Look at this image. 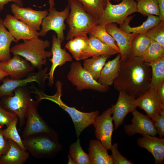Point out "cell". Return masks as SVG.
<instances>
[{
  "instance_id": "6da1fadb",
  "label": "cell",
  "mask_w": 164,
  "mask_h": 164,
  "mask_svg": "<svg viewBox=\"0 0 164 164\" xmlns=\"http://www.w3.org/2000/svg\"><path fill=\"white\" fill-rule=\"evenodd\" d=\"M151 75L149 63L142 57L131 55L120 60L118 73L114 86L119 91L136 98L150 88Z\"/></svg>"
},
{
  "instance_id": "7a4b0ae2",
  "label": "cell",
  "mask_w": 164,
  "mask_h": 164,
  "mask_svg": "<svg viewBox=\"0 0 164 164\" xmlns=\"http://www.w3.org/2000/svg\"><path fill=\"white\" fill-rule=\"evenodd\" d=\"M50 43L48 40H43L39 37L23 40L11 48L13 55H19L29 62L35 69H43L47 63V60L52 56L51 51L46 50Z\"/></svg>"
},
{
  "instance_id": "3957f363",
  "label": "cell",
  "mask_w": 164,
  "mask_h": 164,
  "mask_svg": "<svg viewBox=\"0 0 164 164\" xmlns=\"http://www.w3.org/2000/svg\"><path fill=\"white\" fill-rule=\"evenodd\" d=\"M58 139L57 135L42 133L24 138L22 142L26 150L34 157L51 158L54 157L62 147Z\"/></svg>"
},
{
  "instance_id": "277c9868",
  "label": "cell",
  "mask_w": 164,
  "mask_h": 164,
  "mask_svg": "<svg viewBox=\"0 0 164 164\" xmlns=\"http://www.w3.org/2000/svg\"><path fill=\"white\" fill-rule=\"evenodd\" d=\"M67 0L70 11L66 19L69 27L66 39L69 41L75 37L88 34L97 22L79 2L76 0Z\"/></svg>"
},
{
  "instance_id": "5b68a950",
  "label": "cell",
  "mask_w": 164,
  "mask_h": 164,
  "mask_svg": "<svg viewBox=\"0 0 164 164\" xmlns=\"http://www.w3.org/2000/svg\"><path fill=\"white\" fill-rule=\"evenodd\" d=\"M62 83L58 81L56 85L57 91L53 96H49L43 94L40 98L49 100L58 105L70 116L73 123L76 135L79 137L82 132L86 128L93 124L96 118L99 115L98 111L90 112H85L78 110L74 107H70L64 103L61 99L62 92Z\"/></svg>"
},
{
  "instance_id": "8992f818",
  "label": "cell",
  "mask_w": 164,
  "mask_h": 164,
  "mask_svg": "<svg viewBox=\"0 0 164 164\" xmlns=\"http://www.w3.org/2000/svg\"><path fill=\"white\" fill-rule=\"evenodd\" d=\"M12 96L0 98L1 104L6 111L15 114L19 120L20 128L25 124L26 116L33 99L31 92L27 86L18 87L13 91Z\"/></svg>"
},
{
  "instance_id": "52a82bcc",
  "label": "cell",
  "mask_w": 164,
  "mask_h": 164,
  "mask_svg": "<svg viewBox=\"0 0 164 164\" xmlns=\"http://www.w3.org/2000/svg\"><path fill=\"white\" fill-rule=\"evenodd\" d=\"M121 2L113 4L111 0H107L105 8L97 24L106 25L111 23L121 25L128 16L137 12L135 0H121Z\"/></svg>"
},
{
  "instance_id": "ba28073f",
  "label": "cell",
  "mask_w": 164,
  "mask_h": 164,
  "mask_svg": "<svg viewBox=\"0 0 164 164\" xmlns=\"http://www.w3.org/2000/svg\"><path fill=\"white\" fill-rule=\"evenodd\" d=\"M67 78L79 91L90 89L104 93L110 89L109 86L103 85L94 80L78 61L71 64Z\"/></svg>"
},
{
  "instance_id": "9c48e42d",
  "label": "cell",
  "mask_w": 164,
  "mask_h": 164,
  "mask_svg": "<svg viewBox=\"0 0 164 164\" xmlns=\"http://www.w3.org/2000/svg\"><path fill=\"white\" fill-rule=\"evenodd\" d=\"M40 100L32 99L26 116V121L23 132L24 138L30 135L42 133L57 135V133L50 127L39 113L37 107Z\"/></svg>"
},
{
  "instance_id": "30bf717a",
  "label": "cell",
  "mask_w": 164,
  "mask_h": 164,
  "mask_svg": "<svg viewBox=\"0 0 164 164\" xmlns=\"http://www.w3.org/2000/svg\"><path fill=\"white\" fill-rule=\"evenodd\" d=\"M48 15L43 19L42 28L39 32V36H44L50 31H54L57 37L62 42L64 39V30L66 29L64 22L70 11L68 5L63 11H57L55 8L49 9Z\"/></svg>"
},
{
  "instance_id": "8fae6325",
  "label": "cell",
  "mask_w": 164,
  "mask_h": 164,
  "mask_svg": "<svg viewBox=\"0 0 164 164\" xmlns=\"http://www.w3.org/2000/svg\"><path fill=\"white\" fill-rule=\"evenodd\" d=\"M48 68L46 67L33 73L24 78L13 80L8 77L3 79L0 86V98L5 96H12L13 91L16 88L20 87L27 86L31 82H36L39 86H43L46 79L48 78V75L46 73Z\"/></svg>"
},
{
  "instance_id": "7c38bea8",
  "label": "cell",
  "mask_w": 164,
  "mask_h": 164,
  "mask_svg": "<svg viewBox=\"0 0 164 164\" xmlns=\"http://www.w3.org/2000/svg\"><path fill=\"white\" fill-rule=\"evenodd\" d=\"M111 108H109L95 119L94 123L96 138L108 150L112 146V137L114 130Z\"/></svg>"
},
{
  "instance_id": "4fadbf2b",
  "label": "cell",
  "mask_w": 164,
  "mask_h": 164,
  "mask_svg": "<svg viewBox=\"0 0 164 164\" xmlns=\"http://www.w3.org/2000/svg\"><path fill=\"white\" fill-rule=\"evenodd\" d=\"M0 68L13 80L25 78L31 74L35 68L28 61L17 55L10 59L0 62Z\"/></svg>"
},
{
  "instance_id": "5bb4252c",
  "label": "cell",
  "mask_w": 164,
  "mask_h": 164,
  "mask_svg": "<svg viewBox=\"0 0 164 164\" xmlns=\"http://www.w3.org/2000/svg\"><path fill=\"white\" fill-rule=\"evenodd\" d=\"M11 10L15 17L37 31L40 30L43 20L49 13L48 10H35L30 7H23L15 3L11 5Z\"/></svg>"
},
{
  "instance_id": "9a60e30c",
  "label": "cell",
  "mask_w": 164,
  "mask_h": 164,
  "mask_svg": "<svg viewBox=\"0 0 164 164\" xmlns=\"http://www.w3.org/2000/svg\"><path fill=\"white\" fill-rule=\"evenodd\" d=\"M132 113L133 116L132 124H126L124 127L125 132L128 136H133L137 134L153 136L156 135V130L151 118L136 109Z\"/></svg>"
},
{
  "instance_id": "2e32d148",
  "label": "cell",
  "mask_w": 164,
  "mask_h": 164,
  "mask_svg": "<svg viewBox=\"0 0 164 164\" xmlns=\"http://www.w3.org/2000/svg\"><path fill=\"white\" fill-rule=\"evenodd\" d=\"M133 103L144 110L152 120L164 111V104L158 97L156 90L150 88L145 94L135 99Z\"/></svg>"
},
{
  "instance_id": "e0dca14e",
  "label": "cell",
  "mask_w": 164,
  "mask_h": 164,
  "mask_svg": "<svg viewBox=\"0 0 164 164\" xmlns=\"http://www.w3.org/2000/svg\"><path fill=\"white\" fill-rule=\"evenodd\" d=\"M3 23L17 43L21 39H29L39 36V32L11 15L8 14L6 16Z\"/></svg>"
},
{
  "instance_id": "ac0fdd59",
  "label": "cell",
  "mask_w": 164,
  "mask_h": 164,
  "mask_svg": "<svg viewBox=\"0 0 164 164\" xmlns=\"http://www.w3.org/2000/svg\"><path fill=\"white\" fill-rule=\"evenodd\" d=\"M135 98L121 91H119L118 100L111 105L112 117L114 122V129H117L122 125L127 115L136 109L137 106L133 103Z\"/></svg>"
},
{
  "instance_id": "d6986e66",
  "label": "cell",
  "mask_w": 164,
  "mask_h": 164,
  "mask_svg": "<svg viewBox=\"0 0 164 164\" xmlns=\"http://www.w3.org/2000/svg\"><path fill=\"white\" fill-rule=\"evenodd\" d=\"M105 28L108 32L117 43L121 54L120 60L132 55V42L138 33L126 32L118 28L115 23L107 24L105 25Z\"/></svg>"
},
{
  "instance_id": "ffe728a7",
  "label": "cell",
  "mask_w": 164,
  "mask_h": 164,
  "mask_svg": "<svg viewBox=\"0 0 164 164\" xmlns=\"http://www.w3.org/2000/svg\"><path fill=\"white\" fill-rule=\"evenodd\" d=\"M52 46L51 52L52 57L50 59L52 63V65L49 73V85L52 86L54 81V74L56 68L61 66L66 63L72 61L71 56L65 50L61 47V41L55 35L52 36Z\"/></svg>"
},
{
  "instance_id": "44dd1931",
  "label": "cell",
  "mask_w": 164,
  "mask_h": 164,
  "mask_svg": "<svg viewBox=\"0 0 164 164\" xmlns=\"http://www.w3.org/2000/svg\"><path fill=\"white\" fill-rule=\"evenodd\" d=\"M89 38L87 34L75 37L68 41L65 47L77 61L90 58L94 55L89 46Z\"/></svg>"
},
{
  "instance_id": "7402d4cb",
  "label": "cell",
  "mask_w": 164,
  "mask_h": 164,
  "mask_svg": "<svg viewBox=\"0 0 164 164\" xmlns=\"http://www.w3.org/2000/svg\"><path fill=\"white\" fill-rule=\"evenodd\" d=\"M137 140L138 145L147 149L152 155L155 164H163L164 161V138L149 135H142Z\"/></svg>"
},
{
  "instance_id": "603a6c76",
  "label": "cell",
  "mask_w": 164,
  "mask_h": 164,
  "mask_svg": "<svg viewBox=\"0 0 164 164\" xmlns=\"http://www.w3.org/2000/svg\"><path fill=\"white\" fill-rule=\"evenodd\" d=\"M88 153L91 164H113L108 149L99 140L92 139L90 141Z\"/></svg>"
},
{
  "instance_id": "cb8c5ba5",
  "label": "cell",
  "mask_w": 164,
  "mask_h": 164,
  "mask_svg": "<svg viewBox=\"0 0 164 164\" xmlns=\"http://www.w3.org/2000/svg\"><path fill=\"white\" fill-rule=\"evenodd\" d=\"M9 147L6 153L0 158V164H23L28 159L29 154L22 150L13 141L8 139Z\"/></svg>"
},
{
  "instance_id": "d4e9b609",
  "label": "cell",
  "mask_w": 164,
  "mask_h": 164,
  "mask_svg": "<svg viewBox=\"0 0 164 164\" xmlns=\"http://www.w3.org/2000/svg\"><path fill=\"white\" fill-rule=\"evenodd\" d=\"M121 54L106 63L102 69L97 81L100 84L109 86L113 84L119 70Z\"/></svg>"
},
{
  "instance_id": "484cf974",
  "label": "cell",
  "mask_w": 164,
  "mask_h": 164,
  "mask_svg": "<svg viewBox=\"0 0 164 164\" xmlns=\"http://www.w3.org/2000/svg\"><path fill=\"white\" fill-rule=\"evenodd\" d=\"M134 16H128L123 23L120 26L119 28L128 33L137 34L145 33L161 22L159 16L150 15L147 16V19L142 25L138 26L132 27L130 26L129 23Z\"/></svg>"
},
{
  "instance_id": "4316f807",
  "label": "cell",
  "mask_w": 164,
  "mask_h": 164,
  "mask_svg": "<svg viewBox=\"0 0 164 164\" xmlns=\"http://www.w3.org/2000/svg\"><path fill=\"white\" fill-rule=\"evenodd\" d=\"M12 42L16 43L15 38L8 31L0 19V62L11 58L10 46Z\"/></svg>"
},
{
  "instance_id": "83f0119b",
  "label": "cell",
  "mask_w": 164,
  "mask_h": 164,
  "mask_svg": "<svg viewBox=\"0 0 164 164\" xmlns=\"http://www.w3.org/2000/svg\"><path fill=\"white\" fill-rule=\"evenodd\" d=\"M110 56L102 55L92 56L84 60L83 68L97 81L101 71Z\"/></svg>"
},
{
  "instance_id": "f1b7e54d",
  "label": "cell",
  "mask_w": 164,
  "mask_h": 164,
  "mask_svg": "<svg viewBox=\"0 0 164 164\" xmlns=\"http://www.w3.org/2000/svg\"><path fill=\"white\" fill-rule=\"evenodd\" d=\"M80 3L85 10L97 22L102 14L107 0H76Z\"/></svg>"
},
{
  "instance_id": "f546056e",
  "label": "cell",
  "mask_w": 164,
  "mask_h": 164,
  "mask_svg": "<svg viewBox=\"0 0 164 164\" xmlns=\"http://www.w3.org/2000/svg\"><path fill=\"white\" fill-rule=\"evenodd\" d=\"M88 34L89 37H95L102 42L109 45L117 51L119 53V49L115 43L113 38L106 31L105 25L97 24L94 26Z\"/></svg>"
},
{
  "instance_id": "4dcf8cb0",
  "label": "cell",
  "mask_w": 164,
  "mask_h": 164,
  "mask_svg": "<svg viewBox=\"0 0 164 164\" xmlns=\"http://www.w3.org/2000/svg\"><path fill=\"white\" fill-rule=\"evenodd\" d=\"M149 64L152 70L150 88L156 90L164 83V58Z\"/></svg>"
},
{
  "instance_id": "1f68e13d",
  "label": "cell",
  "mask_w": 164,
  "mask_h": 164,
  "mask_svg": "<svg viewBox=\"0 0 164 164\" xmlns=\"http://www.w3.org/2000/svg\"><path fill=\"white\" fill-rule=\"evenodd\" d=\"M151 40L145 33H138L133 39L131 43V54L142 57L149 47Z\"/></svg>"
},
{
  "instance_id": "d6a6232c",
  "label": "cell",
  "mask_w": 164,
  "mask_h": 164,
  "mask_svg": "<svg viewBox=\"0 0 164 164\" xmlns=\"http://www.w3.org/2000/svg\"><path fill=\"white\" fill-rule=\"evenodd\" d=\"M89 45L94 56L102 55L110 56L119 53L112 47L97 39L92 37H89Z\"/></svg>"
},
{
  "instance_id": "836d02e7",
  "label": "cell",
  "mask_w": 164,
  "mask_h": 164,
  "mask_svg": "<svg viewBox=\"0 0 164 164\" xmlns=\"http://www.w3.org/2000/svg\"><path fill=\"white\" fill-rule=\"evenodd\" d=\"M69 152L74 164H91L88 155L83 149L79 138L70 145Z\"/></svg>"
},
{
  "instance_id": "e575fe53",
  "label": "cell",
  "mask_w": 164,
  "mask_h": 164,
  "mask_svg": "<svg viewBox=\"0 0 164 164\" xmlns=\"http://www.w3.org/2000/svg\"><path fill=\"white\" fill-rule=\"evenodd\" d=\"M142 58L145 61L149 63L164 58V46L151 40L149 47Z\"/></svg>"
},
{
  "instance_id": "d590c367",
  "label": "cell",
  "mask_w": 164,
  "mask_h": 164,
  "mask_svg": "<svg viewBox=\"0 0 164 164\" xmlns=\"http://www.w3.org/2000/svg\"><path fill=\"white\" fill-rule=\"evenodd\" d=\"M137 12L144 16L153 15L159 16V9L157 0H135Z\"/></svg>"
},
{
  "instance_id": "8d00e7d4",
  "label": "cell",
  "mask_w": 164,
  "mask_h": 164,
  "mask_svg": "<svg viewBox=\"0 0 164 164\" xmlns=\"http://www.w3.org/2000/svg\"><path fill=\"white\" fill-rule=\"evenodd\" d=\"M19 122L17 117L15 118L4 130L2 129L3 134L6 139H11L16 143L23 150L26 151L25 147L17 128V125Z\"/></svg>"
},
{
  "instance_id": "74e56055",
  "label": "cell",
  "mask_w": 164,
  "mask_h": 164,
  "mask_svg": "<svg viewBox=\"0 0 164 164\" xmlns=\"http://www.w3.org/2000/svg\"><path fill=\"white\" fill-rule=\"evenodd\" d=\"M145 33L152 40L164 46V22L161 21Z\"/></svg>"
},
{
  "instance_id": "f35d334b",
  "label": "cell",
  "mask_w": 164,
  "mask_h": 164,
  "mask_svg": "<svg viewBox=\"0 0 164 164\" xmlns=\"http://www.w3.org/2000/svg\"><path fill=\"white\" fill-rule=\"evenodd\" d=\"M118 145L115 143L112 145L110 150L112 154L111 155L113 164H133L134 163L124 157L118 149Z\"/></svg>"
},
{
  "instance_id": "ab89813d",
  "label": "cell",
  "mask_w": 164,
  "mask_h": 164,
  "mask_svg": "<svg viewBox=\"0 0 164 164\" xmlns=\"http://www.w3.org/2000/svg\"><path fill=\"white\" fill-rule=\"evenodd\" d=\"M17 117L14 114L5 110L2 106L0 100V127H7Z\"/></svg>"
},
{
  "instance_id": "60d3db41",
  "label": "cell",
  "mask_w": 164,
  "mask_h": 164,
  "mask_svg": "<svg viewBox=\"0 0 164 164\" xmlns=\"http://www.w3.org/2000/svg\"><path fill=\"white\" fill-rule=\"evenodd\" d=\"M152 121L157 133L160 137L163 138L164 136V111L161 112Z\"/></svg>"
},
{
  "instance_id": "b9f144b4",
  "label": "cell",
  "mask_w": 164,
  "mask_h": 164,
  "mask_svg": "<svg viewBox=\"0 0 164 164\" xmlns=\"http://www.w3.org/2000/svg\"><path fill=\"white\" fill-rule=\"evenodd\" d=\"M9 146V140L4 137L2 133V128L0 127V158L6 153Z\"/></svg>"
},
{
  "instance_id": "7bdbcfd3",
  "label": "cell",
  "mask_w": 164,
  "mask_h": 164,
  "mask_svg": "<svg viewBox=\"0 0 164 164\" xmlns=\"http://www.w3.org/2000/svg\"><path fill=\"white\" fill-rule=\"evenodd\" d=\"M9 2H13L21 7L24 5L22 0H0V11H2L4 9L5 5Z\"/></svg>"
},
{
  "instance_id": "ee69618b",
  "label": "cell",
  "mask_w": 164,
  "mask_h": 164,
  "mask_svg": "<svg viewBox=\"0 0 164 164\" xmlns=\"http://www.w3.org/2000/svg\"><path fill=\"white\" fill-rule=\"evenodd\" d=\"M159 9V16L161 21L164 22V0H157Z\"/></svg>"
},
{
  "instance_id": "f6af8a7d",
  "label": "cell",
  "mask_w": 164,
  "mask_h": 164,
  "mask_svg": "<svg viewBox=\"0 0 164 164\" xmlns=\"http://www.w3.org/2000/svg\"><path fill=\"white\" fill-rule=\"evenodd\" d=\"M156 93L161 102L164 104V83L157 89Z\"/></svg>"
},
{
  "instance_id": "bcb514c9",
  "label": "cell",
  "mask_w": 164,
  "mask_h": 164,
  "mask_svg": "<svg viewBox=\"0 0 164 164\" xmlns=\"http://www.w3.org/2000/svg\"><path fill=\"white\" fill-rule=\"evenodd\" d=\"M9 76L8 73L5 72L0 68V82L7 77Z\"/></svg>"
},
{
  "instance_id": "7dc6e473",
  "label": "cell",
  "mask_w": 164,
  "mask_h": 164,
  "mask_svg": "<svg viewBox=\"0 0 164 164\" xmlns=\"http://www.w3.org/2000/svg\"><path fill=\"white\" fill-rule=\"evenodd\" d=\"M68 164H74V162H73V161L72 158L69 155L68 156Z\"/></svg>"
},
{
  "instance_id": "c3c4849f",
  "label": "cell",
  "mask_w": 164,
  "mask_h": 164,
  "mask_svg": "<svg viewBox=\"0 0 164 164\" xmlns=\"http://www.w3.org/2000/svg\"><path fill=\"white\" fill-rule=\"evenodd\" d=\"M49 3L50 6H54L55 5L54 0H49Z\"/></svg>"
},
{
  "instance_id": "681fc988",
  "label": "cell",
  "mask_w": 164,
  "mask_h": 164,
  "mask_svg": "<svg viewBox=\"0 0 164 164\" xmlns=\"http://www.w3.org/2000/svg\"><path fill=\"white\" fill-rule=\"evenodd\" d=\"M121 0H113V1L116 2H118L120 1Z\"/></svg>"
},
{
  "instance_id": "f907efd6",
  "label": "cell",
  "mask_w": 164,
  "mask_h": 164,
  "mask_svg": "<svg viewBox=\"0 0 164 164\" xmlns=\"http://www.w3.org/2000/svg\"><path fill=\"white\" fill-rule=\"evenodd\" d=\"M1 19V18H0V19Z\"/></svg>"
}]
</instances>
